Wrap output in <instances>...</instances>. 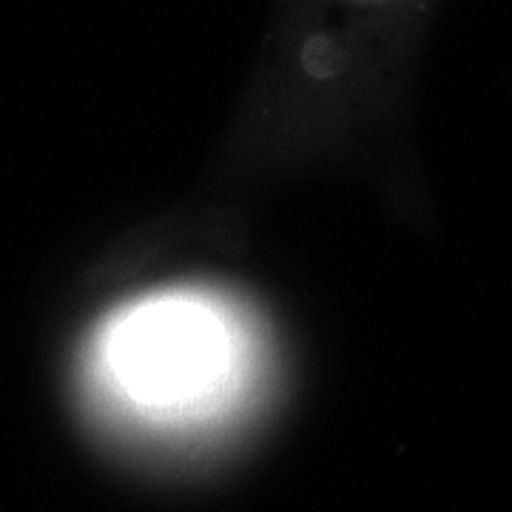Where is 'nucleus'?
Masks as SVG:
<instances>
[{
    "instance_id": "nucleus-1",
    "label": "nucleus",
    "mask_w": 512,
    "mask_h": 512,
    "mask_svg": "<svg viewBox=\"0 0 512 512\" xmlns=\"http://www.w3.org/2000/svg\"><path fill=\"white\" fill-rule=\"evenodd\" d=\"M220 330L217 316L194 302L143 305L111 333V367L146 402H188L220 376L225 359Z\"/></svg>"
}]
</instances>
